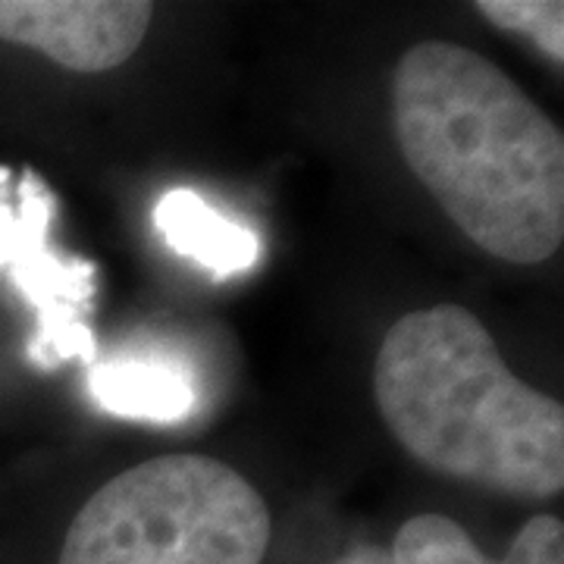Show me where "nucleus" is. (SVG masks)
I'll use <instances>...</instances> for the list:
<instances>
[{"label": "nucleus", "instance_id": "1a4fd4ad", "mask_svg": "<svg viewBox=\"0 0 564 564\" xmlns=\"http://www.w3.org/2000/svg\"><path fill=\"white\" fill-rule=\"evenodd\" d=\"M477 13L496 29L533 41L555 66L564 63V3L558 0H480Z\"/></svg>", "mask_w": 564, "mask_h": 564}, {"label": "nucleus", "instance_id": "39448f33", "mask_svg": "<svg viewBox=\"0 0 564 564\" xmlns=\"http://www.w3.org/2000/svg\"><path fill=\"white\" fill-rule=\"evenodd\" d=\"M144 0H0V41L32 47L69 73H107L151 29Z\"/></svg>", "mask_w": 564, "mask_h": 564}, {"label": "nucleus", "instance_id": "7ed1b4c3", "mask_svg": "<svg viewBox=\"0 0 564 564\" xmlns=\"http://www.w3.org/2000/svg\"><path fill=\"white\" fill-rule=\"evenodd\" d=\"M270 536V508L236 467L163 455L82 505L61 564H261Z\"/></svg>", "mask_w": 564, "mask_h": 564}, {"label": "nucleus", "instance_id": "f03ea898", "mask_svg": "<svg viewBox=\"0 0 564 564\" xmlns=\"http://www.w3.org/2000/svg\"><path fill=\"white\" fill-rule=\"evenodd\" d=\"M389 433L433 474L518 499L564 489V408L518 380L496 339L462 304L411 311L373 361Z\"/></svg>", "mask_w": 564, "mask_h": 564}, {"label": "nucleus", "instance_id": "423d86ee", "mask_svg": "<svg viewBox=\"0 0 564 564\" xmlns=\"http://www.w3.org/2000/svg\"><path fill=\"white\" fill-rule=\"evenodd\" d=\"M88 392L104 411L129 421L176 423L198 404L188 370L180 361L151 355L95 361L88 367Z\"/></svg>", "mask_w": 564, "mask_h": 564}, {"label": "nucleus", "instance_id": "f257e3e1", "mask_svg": "<svg viewBox=\"0 0 564 564\" xmlns=\"http://www.w3.org/2000/svg\"><path fill=\"white\" fill-rule=\"evenodd\" d=\"M392 126L408 170L486 254L543 263L562 248V129L496 63L414 44L395 66Z\"/></svg>", "mask_w": 564, "mask_h": 564}, {"label": "nucleus", "instance_id": "20e7f679", "mask_svg": "<svg viewBox=\"0 0 564 564\" xmlns=\"http://www.w3.org/2000/svg\"><path fill=\"white\" fill-rule=\"evenodd\" d=\"M57 195L35 170L0 166V273L35 314L29 361L57 370L66 361H98V343L88 326L98 292V267L66 258L51 245Z\"/></svg>", "mask_w": 564, "mask_h": 564}, {"label": "nucleus", "instance_id": "6e6552de", "mask_svg": "<svg viewBox=\"0 0 564 564\" xmlns=\"http://www.w3.org/2000/svg\"><path fill=\"white\" fill-rule=\"evenodd\" d=\"M395 564H564V524L555 514H536L518 533L502 562L486 558L464 527L443 514H417L402 524L395 545Z\"/></svg>", "mask_w": 564, "mask_h": 564}, {"label": "nucleus", "instance_id": "0eeeda50", "mask_svg": "<svg viewBox=\"0 0 564 564\" xmlns=\"http://www.w3.org/2000/svg\"><path fill=\"white\" fill-rule=\"evenodd\" d=\"M154 226L176 254L202 263L214 280L236 276L258 263V236L223 217L192 188H170L154 207Z\"/></svg>", "mask_w": 564, "mask_h": 564}, {"label": "nucleus", "instance_id": "9d476101", "mask_svg": "<svg viewBox=\"0 0 564 564\" xmlns=\"http://www.w3.org/2000/svg\"><path fill=\"white\" fill-rule=\"evenodd\" d=\"M336 564H395L392 552H386L380 545H358L348 555H343Z\"/></svg>", "mask_w": 564, "mask_h": 564}]
</instances>
